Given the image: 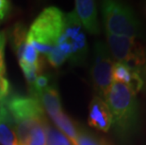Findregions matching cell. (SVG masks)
I'll list each match as a JSON object with an SVG mask.
<instances>
[{
    "mask_svg": "<svg viewBox=\"0 0 146 145\" xmlns=\"http://www.w3.org/2000/svg\"><path fill=\"white\" fill-rule=\"evenodd\" d=\"M11 42L18 61L22 60L27 44V30L23 24L18 23L13 26L11 33Z\"/></svg>",
    "mask_w": 146,
    "mask_h": 145,
    "instance_id": "cell-14",
    "label": "cell"
},
{
    "mask_svg": "<svg viewBox=\"0 0 146 145\" xmlns=\"http://www.w3.org/2000/svg\"><path fill=\"white\" fill-rule=\"evenodd\" d=\"M104 100L112 115V124L117 133L123 138L131 136L139 123L136 94L125 84L113 81Z\"/></svg>",
    "mask_w": 146,
    "mask_h": 145,
    "instance_id": "cell-2",
    "label": "cell"
},
{
    "mask_svg": "<svg viewBox=\"0 0 146 145\" xmlns=\"http://www.w3.org/2000/svg\"><path fill=\"white\" fill-rule=\"evenodd\" d=\"M107 44L110 55L117 62H123L136 69L145 63L144 48L135 38L107 33Z\"/></svg>",
    "mask_w": 146,
    "mask_h": 145,
    "instance_id": "cell-7",
    "label": "cell"
},
{
    "mask_svg": "<svg viewBox=\"0 0 146 145\" xmlns=\"http://www.w3.org/2000/svg\"><path fill=\"white\" fill-rule=\"evenodd\" d=\"M6 107L15 124L19 145L26 142L36 127L47 122L40 101L32 96L12 95L8 98Z\"/></svg>",
    "mask_w": 146,
    "mask_h": 145,
    "instance_id": "cell-3",
    "label": "cell"
},
{
    "mask_svg": "<svg viewBox=\"0 0 146 145\" xmlns=\"http://www.w3.org/2000/svg\"><path fill=\"white\" fill-rule=\"evenodd\" d=\"M73 144L74 145H110L103 138L92 134L91 132L87 131L86 129L81 127H78L76 138L73 142Z\"/></svg>",
    "mask_w": 146,
    "mask_h": 145,
    "instance_id": "cell-15",
    "label": "cell"
},
{
    "mask_svg": "<svg viewBox=\"0 0 146 145\" xmlns=\"http://www.w3.org/2000/svg\"><path fill=\"white\" fill-rule=\"evenodd\" d=\"M88 122L97 130L108 132L113 123L112 115L107 103L99 96H94L89 107Z\"/></svg>",
    "mask_w": 146,
    "mask_h": 145,
    "instance_id": "cell-8",
    "label": "cell"
},
{
    "mask_svg": "<svg viewBox=\"0 0 146 145\" xmlns=\"http://www.w3.org/2000/svg\"><path fill=\"white\" fill-rule=\"evenodd\" d=\"M113 81L120 82L127 86L137 94L143 87V80L139 75V69L129 66L123 62H115L112 71Z\"/></svg>",
    "mask_w": 146,
    "mask_h": 145,
    "instance_id": "cell-10",
    "label": "cell"
},
{
    "mask_svg": "<svg viewBox=\"0 0 146 145\" xmlns=\"http://www.w3.org/2000/svg\"><path fill=\"white\" fill-rule=\"evenodd\" d=\"M114 61L107 44L98 41L94 47V60L91 69L92 81L97 95L104 99L113 82Z\"/></svg>",
    "mask_w": 146,
    "mask_h": 145,
    "instance_id": "cell-6",
    "label": "cell"
},
{
    "mask_svg": "<svg viewBox=\"0 0 146 145\" xmlns=\"http://www.w3.org/2000/svg\"><path fill=\"white\" fill-rule=\"evenodd\" d=\"M48 122L39 125L29 134V138L23 145H47V130Z\"/></svg>",
    "mask_w": 146,
    "mask_h": 145,
    "instance_id": "cell-16",
    "label": "cell"
},
{
    "mask_svg": "<svg viewBox=\"0 0 146 145\" xmlns=\"http://www.w3.org/2000/svg\"><path fill=\"white\" fill-rule=\"evenodd\" d=\"M88 55V42L83 27L74 11L64 13L63 26L55 48L46 58L58 68L68 61L72 65H84Z\"/></svg>",
    "mask_w": 146,
    "mask_h": 145,
    "instance_id": "cell-1",
    "label": "cell"
},
{
    "mask_svg": "<svg viewBox=\"0 0 146 145\" xmlns=\"http://www.w3.org/2000/svg\"><path fill=\"white\" fill-rule=\"evenodd\" d=\"M64 13L57 7L44 9L27 31V41L40 55L47 56L55 48L62 30Z\"/></svg>",
    "mask_w": 146,
    "mask_h": 145,
    "instance_id": "cell-4",
    "label": "cell"
},
{
    "mask_svg": "<svg viewBox=\"0 0 146 145\" xmlns=\"http://www.w3.org/2000/svg\"><path fill=\"white\" fill-rule=\"evenodd\" d=\"M5 31H0V105H5L11 94V84L7 77L5 65Z\"/></svg>",
    "mask_w": 146,
    "mask_h": 145,
    "instance_id": "cell-13",
    "label": "cell"
},
{
    "mask_svg": "<svg viewBox=\"0 0 146 145\" xmlns=\"http://www.w3.org/2000/svg\"><path fill=\"white\" fill-rule=\"evenodd\" d=\"M0 145H19L16 129L5 105H0Z\"/></svg>",
    "mask_w": 146,
    "mask_h": 145,
    "instance_id": "cell-11",
    "label": "cell"
},
{
    "mask_svg": "<svg viewBox=\"0 0 146 145\" xmlns=\"http://www.w3.org/2000/svg\"><path fill=\"white\" fill-rule=\"evenodd\" d=\"M102 15L107 33L135 39L141 35V24L132 9L125 3L103 1Z\"/></svg>",
    "mask_w": 146,
    "mask_h": 145,
    "instance_id": "cell-5",
    "label": "cell"
},
{
    "mask_svg": "<svg viewBox=\"0 0 146 145\" xmlns=\"http://www.w3.org/2000/svg\"><path fill=\"white\" fill-rule=\"evenodd\" d=\"M47 145H74L69 138L62 134L58 129L47 125Z\"/></svg>",
    "mask_w": 146,
    "mask_h": 145,
    "instance_id": "cell-17",
    "label": "cell"
},
{
    "mask_svg": "<svg viewBox=\"0 0 146 145\" xmlns=\"http://www.w3.org/2000/svg\"><path fill=\"white\" fill-rule=\"evenodd\" d=\"M39 101L41 103L43 110L51 117V119L55 118L60 112H62L60 94L57 88L53 85H49L47 88L42 91L39 97Z\"/></svg>",
    "mask_w": 146,
    "mask_h": 145,
    "instance_id": "cell-12",
    "label": "cell"
},
{
    "mask_svg": "<svg viewBox=\"0 0 146 145\" xmlns=\"http://www.w3.org/2000/svg\"><path fill=\"white\" fill-rule=\"evenodd\" d=\"M11 2L7 0H0V24L4 21L11 11Z\"/></svg>",
    "mask_w": 146,
    "mask_h": 145,
    "instance_id": "cell-18",
    "label": "cell"
},
{
    "mask_svg": "<svg viewBox=\"0 0 146 145\" xmlns=\"http://www.w3.org/2000/svg\"><path fill=\"white\" fill-rule=\"evenodd\" d=\"M77 19L87 32L92 35H98L100 33V26L98 22L97 5L92 0H76V10Z\"/></svg>",
    "mask_w": 146,
    "mask_h": 145,
    "instance_id": "cell-9",
    "label": "cell"
}]
</instances>
